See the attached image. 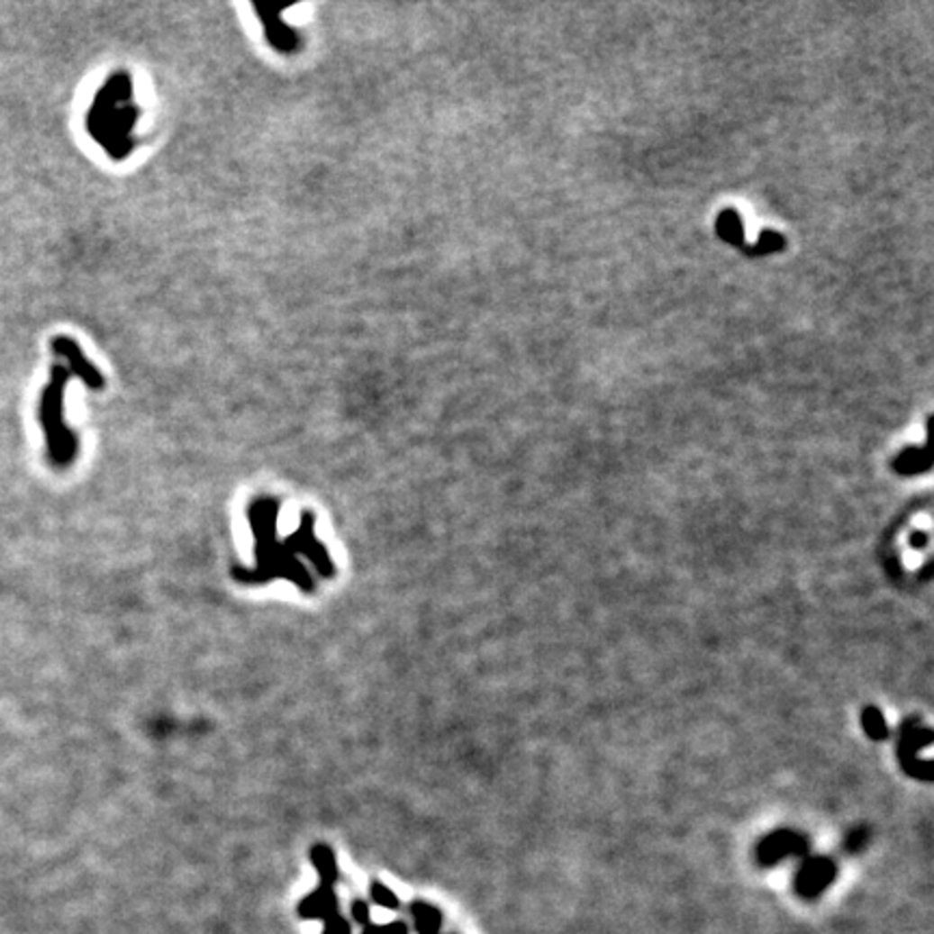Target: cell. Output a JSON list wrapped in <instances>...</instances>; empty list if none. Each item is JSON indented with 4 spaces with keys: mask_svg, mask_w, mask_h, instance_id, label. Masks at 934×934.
I'll return each instance as SVG.
<instances>
[{
    "mask_svg": "<svg viewBox=\"0 0 934 934\" xmlns=\"http://www.w3.org/2000/svg\"><path fill=\"white\" fill-rule=\"evenodd\" d=\"M282 504L277 498L262 495L256 498L247 509L249 526L253 532V552H256V567H234L231 577L239 585H268L273 580L293 582L304 593L316 591V580L312 571H307L304 560L290 552L284 541L277 539V515Z\"/></svg>",
    "mask_w": 934,
    "mask_h": 934,
    "instance_id": "cell-1",
    "label": "cell"
},
{
    "mask_svg": "<svg viewBox=\"0 0 934 934\" xmlns=\"http://www.w3.org/2000/svg\"><path fill=\"white\" fill-rule=\"evenodd\" d=\"M72 372L63 364H55L50 368V381H48L40 403V422L46 433L48 446V461L52 466L63 469L74 463L78 455V440L72 433V429L63 420V396Z\"/></svg>",
    "mask_w": 934,
    "mask_h": 934,
    "instance_id": "cell-2",
    "label": "cell"
},
{
    "mask_svg": "<svg viewBox=\"0 0 934 934\" xmlns=\"http://www.w3.org/2000/svg\"><path fill=\"white\" fill-rule=\"evenodd\" d=\"M131 87V80L126 74H115L104 87L100 89L98 98H95L94 106H91L87 115V128L94 134L95 141L104 145L115 159H122V154L126 150L122 148V137H126V131L131 126L123 123V115L126 109H115L117 100L123 94V89Z\"/></svg>",
    "mask_w": 934,
    "mask_h": 934,
    "instance_id": "cell-3",
    "label": "cell"
},
{
    "mask_svg": "<svg viewBox=\"0 0 934 934\" xmlns=\"http://www.w3.org/2000/svg\"><path fill=\"white\" fill-rule=\"evenodd\" d=\"M284 545L290 552L296 556H305V560L314 567V571L325 580H333L336 577V565L333 558L329 556L327 548L318 541L316 537V517L314 512L304 511L301 512L299 528L284 539Z\"/></svg>",
    "mask_w": 934,
    "mask_h": 934,
    "instance_id": "cell-4",
    "label": "cell"
},
{
    "mask_svg": "<svg viewBox=\"0 0 934 934\" xmlns=\"http://www.w3.org/2000/svg\"><path fill=\"white\" fill-rule=\"evenodd\" d=\"M930 747H932L930 729L915 725L912 721L906 722L904 729H902L898 755H900L902 766H904V770L909 772L911 776H917V779H923V781H930V776H932L930 759H920V750L930 748Z\"/></svg>",
    "mask_w": 934,
    "mask_h": 934,
    "instance_id": "cell-5",
    "label": "cell"
},
{
    "mask_svg": "<svg viewBox=\"0 0 934 934\" xmlns=\"http://www.w3.org/2000/svg\"><path fill=\"white\" fill-rule=\"evenodd\" d=\"M50 350L59 359H63V366L72 372V376H78L89 390H104V379H102L100 370L85 358V353L80 350L77 340L68 336H57L50 342Z\"/></svg>",
    "mask_w": 934,
    "mask_h": 934,
    "instance_id": "cell-6",
    "label": "cell"
},
{
    "mask_svg": "<svg viewBox=\"0 0 934 934\" xmlns=\"http://www.w3.org/2000/svg\"><path fill=\"white\" fill-rule=\"evenodd\" d=\"M807 839L801 833H793L790 829H781L770 833L759 841L757 846V861L761 866L772 867L775 863L785 861L790 857H803L807 852Z\"/></svg>",
    "mask_w": 934,
    "mask_h": 934,
    "instance_id": "cell-7",
    "label": "cell"
},
{
    "mask_svg": "<svg viewBox=\"0 0 934 934\" xmlns=\"http://www.w3.org/2000/svg\"><path fill=\"white\" fill-rule=\"evenodd\" d=\"M837 867L830 858L813 857L803 863V867L796 874V891L801 898H818L822 891L835 880Z\"/></svg>",
    "mask_w": 934,
    "mask_h": 934,
    "instance_id": "cell-8",
    "label": "cell"
},
{
    "mask_svg": "<svg viewBox=\"0 0 934 934\" xmlns=\"http://www.w3.org/2000/svg\"><path fill=\"white\" fill-rule=\"evenodd\" d=\"M296 912H299L301 920H305V921H312V920L325 921L327 917L333 915V912H340V900H338L336 889L322 887L321 884V887L312 891V893H307L305 898L299 902Z\"/></svg>",
    "mask_w": 934,
    "mask_h": 934,
    "instance_id": "cell-9",
    "label": "cell"
},
{
    "mask_svg": "<svg viewBox=\"0 0 934 934\" xmlns=\"http://www.w3.org/2000/svg\"><path fill=\"white\" fill-rule=\"evenodd\" d=\"M264 7H267V14H264L258 5H256V12L260 14L268 40H271V44L275 48H279V50H284L286 55H290V52L296 50V46H299V37H296V33H293V31L284 24L282 9L271 7V5H264Z\"/></svg>",
    "mask_w": 934,
    "mask_h": 934,
    "instance_id": "cell-10",
    "label": "cell"
},
{
    "mask_svg": "<svg viewBox=\"0 0 934 934\" xmlns=\"http://www.w3.org/2000/svg\"><path fill=\"white\" fill-rule=\"evenodd\" d=\"M310 861L314 866L322 887H336L340 878V867L336 852L327 844H314L310 848Z\"/></svg>",
    "mask_w": 934,
    "mask_h": 934,
    "instance_id": "cell-11",
    "label": "cell"
},
{
    "mask_svg": "<svg viewBox=\"0 0 934 934\" xmlns=\"http://www.w3.org/2000/svg\"><path fill=\"white\" fill-rule=\"evenodd\" d=\"M413 917V926L418 934H441V923H444V915L437 906L429 904L424 900H413L409 906Z\"/></svg>",
    "mask_w": 934,
    "mask_h": 934,
    "instance_id": "cell-12",
    "label": "cell"
},
{
    "mask_svg": "<svg viewBox=\"0 0 934 934\" xmlns=\"http://www.w3.org/2000/svg\"><path fill=\"white\" fill-rule=\"evenodd\" d=\"M893 467L895 472L904 474V476H911V474L917 472H926V469L930 467V452H928L926 446L906 448V450L893 461Z\"/></svg>",
    "mask_w": 934,
    "mask_h": 934,
    "instance_id": "cell-13",
    "label": "cell"
},
{
    "mask_svg": "<svg viewBox=\"0 0 934 934\" xmlns=\"http://www.w3.org/2000/svg\"><path fill=\"white\" fill-rule=\"evenodd\" d=\"M861 725H863V731L867 733L869 738L872 739H887L889 736V727H887V721H884L883 712L878 710V707H866L861 714Z\"/></svg>",
    "mask_w": 934,
    "mask_h": 934,
    "instance_id": "cell-14",
    "label": "cell"
},
{
    "mask_svg": "<svg viewBox=\"0 0 934 934\" xmlns=\"http://www.w3.org/2000/svg\"><path fill=\"white\" fill-rule=\"evenodd\" d=\"M370 898H372V902H375L376 906H381V909H387V911H398V909H401V900H398V895L394 893L390 887H385V884H383L381 880H372Z\"/></svg>",
    "mask_w": 934,
    "mask_h": 934,
    "instance_id": "cell-15",
    "label": "cell"
},
{
    "mask_svg": "<svg viewBox=\"0 0 934 934\" xmlns=\"http://www.w3.org/2000/svg\"><path fill=\"white\" fill-rule=\"evenodd\" d=\"M718 231H721V236H725L727 240L742 245V225H739V219L731 210L721 214V219H718Z\"/></svg>",
    "mask_w": 934,
    "mask_h": 934,
    "instance_id": "cell-16",
    "label": "cell"
},
{
    "mask_svg": "<svg viewBox=\"0 0 934 934\" xmlns=\"http://www.w3.org/2000/svg\"><path fill=\"white\" fill-rule=\"evenodd\" d=\"M322 934H350V923L347 921V917H342V912H333L331 917L325 920Z\"/></svg>",
    "mask_w": 934,
    "mask_h": 934,
    "instance_id": "cell-17",
    "label": "cell"
},
{
    "mask_svg": "<svg viewBox=\"0 0 934 934\" xmlns=\"http://www.w3.org/2000/svg\"><path fill=\"white\" fill-rule=\"evenodd\" d=\"M350 917H353V920L358 921L361 928L370 926L372 921H370V906H368V902L355 900L353 904H350Z\"/></svg>",
    "mask_w": 934,
    "mask_h": 934,
    "instance_id": "cell-18",
    "label": "cell"
},
{
    "mask_svg": "<svg viewBox=\"0 0 934 934\" xmlns=\"http://www.w3.org/2000/svg\"><path fill=\"white\" fill-rule=\"evenodd\" d=\"M381 934H409V926L404 921H392L381 926Z\"/></svg>",
    "mask_w": 934,
    "mask_h": 934,
    "instance_id": "cell-19",
    "label": "cell"
},
{
    "mask_svg": "<svg viewBox=\"0 0 934 934\" xmlns=\"http://www.w3.org/2000/svg\"><path fill=\"white\" fill-rule=\"evenodd\" d=\"M863 841H866V830L858 829V830H855V833H852L850 837H848L846 844L850 846V850H858V848L863 846Z\"/></svg>",
    "mask_w": 934,
    "mask_h": 934,
    "instance_id": "cell-20",
    "label": "cell"
},
{
    "mask_svg": "<svg viewBox=\"0 0 934 934\" xmlns=\"http://www.w3.org/2000/svg\"><path fill=\"white\" fill-rule=\"evenodd\" d=\"M361 934H381V926H375V923H370V926L361 928Z\"/></svg>",
    "mask_w": 934,
    "mask_h": 934,
    "instance_id": "cell-21",
    "label": "cell"
}]
</instances>
